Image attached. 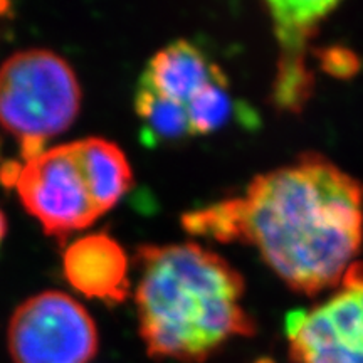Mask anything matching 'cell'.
I'll return each instance as SVG.
<instances>
[{
  "label": "cell",
  "instance_id": "obj_1",
  "mask_svg": "<svg viewBox=\"0 0 363 363\" xmlns=\"http://www.w3.org/2000/svg\"><path fill=\"white\" fill-rule=\"evenodd\" d=\"M189 234L247 242L294 291L338 286L363 240V189L316 153L257 175L238 197L182 217Z\"/></svg>",
  "mask_w": 363,
  "mask_h": 363
},
{
  "label": "cell",
  "instance_id": "obj_2",
  "mask_svg": "<svg viewBox=\"0 0 363 363\" xmlns=\"http://www.w3.org/2000/svg\"><path fill=\"white\" fill-rule=\"evenodd\" d=\"M135 303L147 353L202 363L238 337H251L244 279L219 254L194 242L140 246Z\"/></svg>",
  "mask_w": 363,
  "mask_h": 363
},
{
  "label": "cell",
  "instance_id": "obj_3",
  "mask_svg": "<svg viewBox=\"0 0 363 363\" xmlns=\"http://www.w3.org/2000/svg\"><path fill=\"white\" fill-rule=\"evenodd\" d=\"M81 110V86L69 62L48 49L12 54L0 66V125L16 136L24 162L65 133Z\"/></svg>",
  "mask_w": 363,
  "mask_h": 363
},
{
  "label": "cell",
  "instance_id": "obj_4",
  "mask_svg": "<svg viewBox=\"0 0 363 363\" xmlns=\"http://www.w3.org/2000/svg\"><path fill=\"white\" fill-rule=\"evenodd\" d=\"M7 347L13 363H89L99 337L79 301L62 291H44L13 311Z\"/></svg>",
  "mask_w": 363,
  "mask_h": 363
},
{
  "label": "cell",
  "instance_id": "obj_5",
  "mask_svg": "<svg viewBox=\"0 0 363 363\" xmlns=\"http://www.w3.org/2000/svg\"><path fill=\"white\" fill-rule=\"evenodd\" d=\"M286 338L293 363H363V262L320 305L289 313Z\"/></svg>",
  "mask_w": 363,
  "mask_h": 363
},
{
  "label": "cell",
  "instance_id": "obj_6",
  "mask_svg": "<svg viewBox=\"0 0 363 363\" xmlns=\"http://www.w3.org/2000/svg\"><path fill=\"white\" fill-rule=\"evenodd\" d=\"M13 187L44 233L61 242L99 219L72 143L44 150L22 163Z\"/></svg>",
  "mask_w": 363,
  "mask_h": 363
},
{
  "label": "cell",
  "instance_id": "obj_7",
  "mask_svg": "<svg viewBox=\"0 0 363 363\" xmlns=\"http://www.w3.org/2000/svg\"><path fill=\"white\" fill-rule=\"evenodd\" d=\"M276 39L281 48L272 98L278 108L299 111L306 106L313 91V74L306 66V45L338 2H267Z\"/></svg>",
  "mask_w": 363,
  "mask_h": 363
},
{
  "label": "cell",
  "instance_id": "obj_8",
  "mask_svg": "<svg viewBox=\"0 0 363 363\" xmlns=\"http://www.w3.org/2000/svg\"><path fill=\"white\" fill-rule=\"evenodd\" d=\"M65 278L76 291L106 305H120L130 294V261L106 233L88 234L62 254Z\"/></svg>",
  "mask_w": 363,
  "mask_h": 363
},
{
  "label": "cell",
  "instance_id": "obj_9",
  "mask_svg": "<svg viewBox=\"0 0 363 363\" xmlns=\"http://www.w3.org/2000/svg\"><path fill=\"white\" fill-rule=\"evenodd\" d=\"M222 79H227L225 72L199 45L179 39L150 59L140 84L158 96L187 106L203 88Z\"/></svg>",
  "mask_w": 363,
  "mask_h": 363
},
{
  "label": "cell",
  "instance_id": "obj_10",
  "mask_svg": "<svg viewBox=\"0 0 363 363\" xmlns=\"http://www.w3.org/2000/svg\"><path fill=\"white\" fill-rule=\"evenodd\" d=\"M91 202L101 217L111 211L133 185V172L125 152L99 136L72 142Z\"/></svg>",
  "mask_w": 363,
  "mask_h": 363
},
{
  "label": "cell",
  "instance_id": "obj_11",
  "mask_svg": "<svg viewBox=\"0 0 363 363\" xmlns=\"http://www.w3.org/2000/svg\"><path fill=\"white\" fill-rule=\"evenodd\" d=\"M135 111L143 121V142L147 147L177 142L194 135L185 106L158 96L152 89L140 84L135 96Z\"/></svg>",
  "mask_w": 363,
  "mask_h": 363
},
{
  "label": "cell",
  "instance_id": "obj_12",
  "mask_svg": "<svg viewBox=\"0 0 363 363\" xmlns=\"http://www.w3.org/2000/svg\"><path fill=\"white\" fill-rule=\"evenodd\" d=\"M194 135H208L220 130L235 110L229 93V79L216 81L203 88L185 106Z\"/></svg>",
  "mask_w": 363,
  "mask_h": 363
},
{
  "label": "cell",
  "instance_id": "obj_13",
  "mask_svg": "<svg viewBox=\"0 0 363 363\" xmlns=\"http://www.w3.org/2000/svg\"><path fill=\"white\" fill-rule=\"evenodd\" d=\"M355 65L352 62V56L348 52L333 51L326 54V69H331L335 74H350Z\"/></svg>",
  "mask_w": 363,
  "mask_h": 363
},
{
  "label": "cell",
  "instance_id": "obj_14",
  "mask_svg": "<svg viewBox=\"0 0 363 363\" xmlns=\"http://www.w3.org/2000/svg\"><path fill=\"white\" fill-rule=\"evenodd\" d=\"M6 233H7V220H6V216H4V212L0 211V244H2L4 238H6Z\"/></svg>",
  "mask_w": 363,
  "mask_h": 363
}]
</instances>
